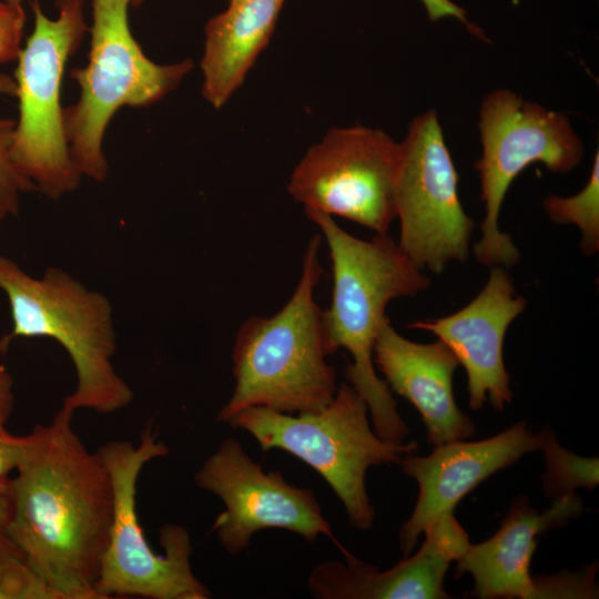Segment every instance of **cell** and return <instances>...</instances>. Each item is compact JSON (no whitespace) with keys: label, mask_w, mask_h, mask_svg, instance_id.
<instances>
[{"label":"cell","mask_w":599,"mask_h":599,"mask_svg":"<svg viewBox=\"0 0 599 599\" xmlns=\"http://www.w3.org/2000/svg\"><path fill=\"white\" fill-rule=\"evenodd\" d=\"M4 1L21 4L23 0H4Z\"/></svg>","instance_id":"obj_32"},{"label":"cell","mask_w":599,"mask_h":599,"mask_svg":"<svg viewBox=\"0 0 599 599\" xmlns=\"http://www.w3.org/2000/svg\"><path fill=\"white\" fill-rule=\"evenodd\" d=\"M597 568H589L579 573H566L551 577H534L535 598H593Z\"/></svg>","instance_id":"obj_23"},{"label":"cell","mask_w":599,"mask_h":599,"mask_svg":"<svg viewBox=\"0 0 599 599\" xmlns=\"http://www.w3.org/2000/svg\"><path fill=\"white\" fill-rule=\"evenodd\" d=\"M398 165L399 143L383 130L333 128L300 160L287 191L305 210L384 235L396 219Z\"/></svg>","instance_id":"obj_10"},{"label":"cell","mask_w":599,"mask_h":599,"mask_svg":"<svg viewBox=\"0 0 599 599\" xmlns=\"http://www.w3.org/2000/svg\"><path fill=\"white\" fill-rule=\"evenodd\" d=\"M0 599H61V596L22 558H0Z\"/></svg>","instance_id":"obj_21"},{"label":"cell","mask_w":599,"mask_h":599,"mask_svg":"<svg viewBox=\"0 0 599 599\" xmlns=\"http://www.w3.org/2000/svg\"><path fill=\"white\" fill-rule=\"evenodd\" d=\"M373 357L389 389L420 414L429 444L437 446L474 435L475 424L459 409L454 396L453 377L459 362L444 342L409 341L387 318L377 335Z\"/></svg>","instance_id":"obj_16"},{"label":"cell","mask_w":599,"mask_h":599,"mask_svg":"<svg viewBox=\"0 0 599 599\" xmlns=\"http://www.w3.org/2000/svg\"><path fill=\"white\" fill-rule=\"evenodd\" d=\"M540 445L539 433L532 434L525 422H519L486 439L448 441L435 446L427 456L404 455L398 465L416 480L418 497L399 529L403 555H410L426 527L443 515L454 514L457 504L480 483Z\"/></svg>","instance_id":"obj_13"},{"label":"cell","mask_w":599,"mask_h":599,"mask_svg":"<svg viewBox=\"0 0 599 599\" xmlns=\"http://www.w3.org/2000/svg\"><path fill=\"white\" fill-rule=\"evenodd\" d=\"M546 471L542 485L548 496L558 498L576 494V489H593L598 483V458H585L560 446L551 429L540 433Z\"/></svg>","instance_id":"obj_19"},{"label":"cell","mask_w":599,"mask_h":599,"mask_svg":"<svg viewBox=\"0 0 599 599\" xmlns=\"http://www.w3.org/2000/svg\"><path fill=\"white\" fill-rule=\"evenodd\" d=\"M225 424L247 432L262 451H286L318 473L343 504L352 527L366 531L375 520L365 477L372 466L399 464L418 448L416 440L395 444L373 429L368 407L348 384L337 387L333 400L316 412L286 414L248 407Z\"/></svg>","instance_id":"obj_5"},{"label":"cell","mask_w":599,"mask_h":599,"mask_svg":"<svg viewBox=\"0 0 599 599\" xmlns=\"http://www.w3.org/2000/svg\"><path fill=\"white\" fill-rule=\"evenodd\" d=\"M83 3L57 0L59 16L50 19L33 0L34 28L17 60L19 118L10 158L14 167L51 200L75 191L82 177L70 155L60 98L65 64L89 31Z\"/></svg>","instance_id":"obj_8"},{"label":"cell","mask_w":599,"mask_h":599,"mask_svg":"<svg viewBox=\"0 0 599 599\" xmlns=\"http://www.w3.org/2000/svg\"><path fill=\"white\" fill-rule=\"evenodd\" d=\"M322 235L305 250L293 295L273 316H252L237 329L232 352L234 389L216 420L226 423L248 407L298 414L316 412L334 398L336 372L329 352L323 309L314 291L324 273L319 262Z\"/></svg>","instance_id":"obj_3"},{"label":"cell","mask_w":599,"mask_h":599,"mask_svg":"<svg viewBox=\"0 0 599 599\" xmlns=\"http://www.w3.org/2000/svg\"><path fill=\"white\" fill-rule=\"evenodd\" d=\"M7 487L8 483L0 486V558L7 556L22 557V554L16 546L9 532L10 511Z\"/></svg>","instance_id":"obj_26"},{"label":"cell","mask_w":599,"mask_h":599,"mask_svg":"<svg viewBox=\"0 0 599 599\" xmlns=\"http://www.w3.org/2000/svg\"><path fill=\"white\" fill-rule=\"evenodd\" d=\"M285 0H231L205 28L202 97L221 109L266 48Z\"/></svg>","instance_id":"obj_18"},{"label":"cell","mask_w":599,"mask_h":599,"mask_svg":"<svg viewBox=\"0 0 599 599\" xmlns=\"http://www.w3.org/2000/svg\"><path fill=\"white\" fill-rule=\"evenodd\" d=\"M11 339L8 334L0 337V356L4 355L10 346Z\"/></svg>","instance_id":"obj_30"},{"label":"cell","mask_w":599,"mask_h":599,"mask_svg":"<svg viewBox=\"0 0 599 599\" xmlns=\"http://www.w3.org/2000/svg\"><path fill=\"white\" fill-rule=\"evenodd\" d=\"M582 510L578 495L555 498L544 512L521 496L505 516L499 529L487 540L469 545L456 560V577L470 573V593L483 599L535 598L530 564L537 548V536L558 528Z\"/></svg>","instance_id":"obj_17"},{"label":"cell","mask_w":599,"mask_h":599,"mask_svg":"<svg viewBox=\"0 0 599 599\" xmlns=\"http://www.w3.org/2000/svg\"><path fill=\"white\" fill-rule=\"evenodd\" d=\"M26 19L21 4L0 0V64L18 60Z\"/></svg>","instance_id":"obj_24"},{"label":"cell","mask_w":599,"mask_h":599,"mask_svg":"<svg viewBox=\"0 0 599 599\" xmlns=\"http://www.w3.org/2000/svg\"><path fill=\"white\" fill-rule=\"evenodd\" d=\"M526 308L502 266L490 267L479 294L461 309L444 317L419 321L408 327L428 331L455 354L467 374L469 406L481 409L486 400L501 410L512 399L502 346L506 332Z\"/></svg>","instance_id":"obj_14"},{"label":"cell","mask_w":599,"mask_h":599,"mask_svg":"<svg viewBox=\"0 0 599 599\" xmlns=\"http://www.w3.org/2000/svg\"><path fill=\"white\" fill-rule=\"evenodd\" d=\"M420 548L392 568L378 570L346 549L344 561L327 560L311 571L307 586L317 599H446L449 565L470 545L454 514L443 515L424 530Z\"/></svg>","instance_id":"obj_15"},{"label":"cell","mask_w":599,"mask_h":599,"mask_svg":"<svg viewBox=\"0 0 599 599\" xmlns=\"http://www.w3.org/2000/svg\"><path fill=\"white\" fill-rule=\"evenodd\" d=\"M113 486V516L102 556L95 591L100 599L141 597L148 599H207L209 588L191 566L189 530L167 522L160 529L163 554H156L144 536L136 511V485L143 467L166 456L167 446L158 439L151 424L135 446L129 440H111L97 450Z\"/></svg>","instance_id":"obj_7"},{"label":"cell","mask_w":599,"mask_h":599,"mask_svg":"<svg viewBox=\"0 0 599 599\" xmlns=\"http://www.w3.org/2000/svg\"><path fill=\"white\" fill-rule=\"evenodd\" d=\"M542 205L551 221L576 224L582 234L580 247L585 255L599 250V153L593 158L590 177L576 195L562 197L550 194Z\"/></svg>","instance_id":"obj_20"},{"label":"cell","mask_w":599,"mask_h":599,"mask_svg":"<svg viewBox=\"0 0 599 599\" xmlns=\"http://www.w3.org/2000/svg\"><path fill=\"white\" fill-rule=\"evenodd\" d=\"M0 94L17 95V83L11 77L0 73Z\"/></svg>","instance_id":"obj_29"},{"label":"cell","mask_w":599,"mask_h":599,"mask_svg":"<svg viewBox=\"0 0 599 599\" xmlns=\"http://www.w3.org/2000/svg\"><path fill=\"white\" fill-rule=\"evenodd\" d=\"M142 1L143 0H130V3H131V6L136 7V6L141 4Z\"/></svg>","instance_id":"obj_31"},{"label":"cell","mask_w":599,"mask_h":599,"mask_svg":"<svg viewBox=\"0 0 599 599\" xmlns=\"http://www.w3.org/2000/svg\"><path fill=\"white\" fill-rule=\"evenodd\" d=\"M325 238L333 271L331 305L323 311L329 354L339 348L352 356L347 383L365 400L372 426L383 440L402 444L410 434L392 390L374 367V345L388 318L387 304L429 286L430 280L388 235L365 241L344 231L327 214L305 210Z\"/></svg>","instance_id":"obj_2"},{"label":"cell","mask_w":599,"mask_h":599,"mask_svg":"<svg viewBox=\"0 0 599 599\" xmlns=\"http://www.w3.org/2000/svg\"><path fill=\"white\" fill-rule=\"evenodd\" d=\"M24 446V436L9 433L4 424H0V486L8 483L10 474L16 470Z\"/></svg>","instance_id":"obj_25"},{"label":"cell","mask_w":599,"mask_h":599,"mask_svg":"<svg viewBox=\"0 0 599 599\" xmlns=\"http://www.w3.org/2000/svg\"><path fill=\"white\" fill-rule=\"evenodd\" d=\"M130 6V0H92L89 60L85 67L70 71L80 97L64 108L65 138L82 176L95 182L108 176L102 144L115 112L159 102L194 68L191 59L170 64L150 60L131 32Z\"/></svg>","instance_id":"obj_6"},{"label":"cell","mask_w":599,"mask_h":599,"mask_svg":"<svg viewBox=\"0 0 599 599\" xmlns=\"http://www.w3.org/2000/svg\"><path fill=\"white\" fill-rule=\"evenodd\" d=\"M0 290L6 294L16 337H50L69 354L77 386L61 409L110 414L133 399L130 386L112 364L116 351L112 306L106 296L88 290L68 272L49 267L41 278L0 255Z\"/></svg>","instance_id":"obj_4"},{"label":"cell","mask_w":599,"mask_h":599,"mask_svg":"<svg viewBox=\"0 0 599 599\" xmlns=\"http://www.w3.org/2000/svg\"><path fill=\"white\" fill-rule=\"evenodd\" d=\"M424 4L430 21L453 17L461 21L471 32L473 26L466 18V11L450 0H420Z\"/></svg>","instance_id":"obj_27"},{"label":"cell","mask_w":599,"mask_h":599,"mask_svg":"<svg viewBox=\"0 0 599 599\" xmlns=\"http://www.w3.org/2000/svg\"><path fill=\"white\" fill-rule=\"evenodd\" d=\"M14 405L13 378L6 366L0 365V424L7 423Z\"/></svg>","instance_id":"obj_28"},{"label":"cell","mask_w":599,"mask_h":599,"mask_svg":"<svg viewBox=\"0 0 599 599\" xmlns=\"http://www.w3.org/2000/svg\"><path fill=\"white\" fill-rule=\"evenodd\" d=\"M16 121L0 116V222L17 216L20 194L38 191L13 165L10 146Z\"/></svg>","instance_id":"obj_22"},{"label":"cell","mask_w":599,"mask_h":599,"mask_svg":"<svg viewBox=\"0 0 599 599\" xmlns=\"http://www.w3.org/2000/svg\"><path fill=\"white\" fill-rule=\"evenodd\" d=\"M457 183L437 113L429 110L410 122L399 143L395 190L397 244L419 270L440 274L468 256L475 222L461 206Z\"/></svg>","instance_id":"obj_11"},{"label":"cell","mask_w":599,"mask_h":599,"mask_svg":"<svg viewBox=\"0 0 599 599\" xmlns=\"http://www.w3.org/2000/svg\"><path fill=\"white\" fill-rule=\"evenodd\" d=\"M194 483L225 506L211 532L230 555L242 554L256 532L268 528L288 530L308 544L326 536L341 551L345 550L323 516L313 489L287 483L278 470H264L234 438L224 439L205 459Z\"/></svg>","instance_id":"obj_12"},{"label":"cell","mask_w":599,"mask_h":599,"mask_svg":"<svg viewBox=\"0 0 599 599\" xmlns=\"http://www.w3.org/2000/svg\"><path fill=\"white\" fill-rule=\"evenodd\" d=\"M60 409L24 436L8 481L9 532L23 559L61 599H100L95 591L113 516V486Z\"/></svg>","instance_id":"obj_1"},{"label":"cell","mask_w":599,"mask_h":599,"mask_svg":"<svg viewBox=\"0 0 599 599\" xmlns=\"http://www.w3.org/2000/svg\"><path fill=\"white\" fill-rule=\"evenodd\" d=\"M478 125L483 155L475 167L486 214L474 255L485 266H511L519 261V252L498 224L510 184L535 162L556 173L571 171L582 159L583 145L565 114L524 100L507 89L484 98Z\"/></svg>","instance_id":"obj_9"}]
</instances>
